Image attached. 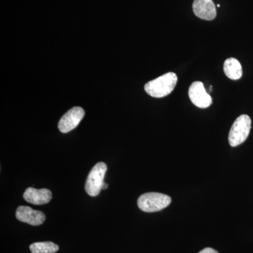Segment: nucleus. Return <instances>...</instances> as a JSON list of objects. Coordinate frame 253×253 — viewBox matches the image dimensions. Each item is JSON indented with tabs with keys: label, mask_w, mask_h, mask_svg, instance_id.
I'll return each mask as SVG.
<instances>
[{
	"label": "nucleus",
	"mask_w": 253,
	"mask_h": 253,
	"mask_svg": "<svg viewBox=\"0 0 253 253\" xmlns=\"http://www.w3.org/2000/svg\"><path fill=\"white\" fill-rule=\"evenodd\" d=\"M172 199L169 196L161 193H146L141 195L137 201L138 207L146 212H154L167 208Z\"/></svg>",
	"instance_id": "2"
},
{
	"label": "nucleus",
	"mask_w": 253,
	"mask_h": 253,
	"mask_svg": "<svg viewBox=\"0 0 253 253\" xmlns=\"http://www.w3.org/2000/svg\"><path fill=\"white\" fill-rule=\"evenodd\" d=\"M108 187H109V185H108L107 184H106V183H104V184H103V186H102V189H108Z\"/></svg>",
	"instance_id": "13"
},
{
	"label": "nucleus",
	"mask_w": 253,
	"mask_h": 253,
	"mask_svg": "<svg viewBox=\"0 0 253 253\" xmlns=\"http://www.w3.org/2000/svg\"><path fill=\"white\" fill-rule=\"evenodd\" d=\"M251 129V119L247 115H241L231 126L229 134V144L236 147L247 139Z\"/></svg>",
	"instance_id": "3"
},
{
	"label": "nucleus",
	"mask_w": 253,
	"mask_h": 253,
	"mask_svg": "<svg viewBox=\"0 0 253 253\" xmlns=\"http://www.w3.org/2000/svg\"><path fill=\"white\" fill-rule=\"evenodd\" d=\"M23 198L29 204L44 205L48 204L51 201L52 199V194L49 189H37L29 187L25 191Z\"/></svg>",
	"instance_id": "9"
},
{
	"label": "nucleus",
	"mask_w": 253,
	"mask_h": 253,
	"mask_svg": "<svg viewBox=\"0 0 253 253\" xmlns=\"http://www.w3.org/2000/svg\"><path fill=\"white\" fill-rule=\"evenodd\" d=\"M84 116V111L81 107H74L69 110L60 120L59 130L62 133H68L74 129L81 122Z\"/></svg>",
	"instance_id": "6"
},
{
	"label": "nucleus",
	"mask_w": 253,
	"mask_h": 253,
	"mask_svg": "<svg viewBox=\"0 0 253 253\" xmlns=\"http://www.w3.org/2000/svg\"><path fill=\"white\" fill-rule=\"evenodd\" d=\"M106 170L107 166L103 162L96 163L91 169L85 183V191L89 196L94 197L100 194L104 183Z\"/></svg>",
	"instance_id": "4"
},
{
	"label": "nucleus",
	"mask_w": 253,
	"mask_h": 253,
	"mask_svg": "<svg viewBox=\"0 0 253 253\" xmlns=\"http://www.w3.org/2000/svg\"><path fill=\"white\" fill-rule=\"evenodd\" d=\"M199 253H218L217 251H215V250L211 249V248H206V249L203 250V251H201V252H200Z\"/></svg>",
	"instance_id": "12"
},
{
	"label": "nucleus",
	"mask_w": 253,
	"mask_h": 253,
	"mask_svg": "<svg viewBox=\"0 0 253 253\" xmlns=\"http://www.w3.org/2000/svg\"><path fill=\"white\" fill-rule=\"evenodd\" d=\"M177 81V76L175 73H166L154 81L146 83L144 89L148 94L153 97H164L172 92Z\"/></svg>",
	"instance_id": "1"
},
{
	"label": "nucleus",
	"mask_w": 253,
	"mask_h": 253,
	"mask_svg": "<svg viewBox=\"0 0 253 253\" xmlns=\"http://www.w3.org/2000/svg\"><path fill=\"white\" fill-rule=\"evenodd\" d=\"M224 71L226 77L231 80L236 81L242 77V67L241 63L235 58H229L224 61Z\"/></svg>",
	"instance_id": "10"
},
{
	"label": "nucleus",
	"mask_w": 253,
	"mask_h": 253,
	"mask_svg": "<svg viewBox=\"0 0 253 253\" xmlns=\"http://www.w3.org/2000/svg\"><path fill=\"white\" fill-rule=\"evenodd\" d=\"M30 250L32 253H55L59 250V246L54 243L37 242L30 246Z\"/></svg>",
	"instance_id": "11"
},
{
	"label": "nucleus",
	"mask_w": 253,
	"mask_h": 253,
	"mask_svg": "<svg viewBox=\"0 0 253 253\" xmlns=\"http://www.w3.org/2000/svg\"><path fill=\"white\" fill-rule=\"evenodd\" d=\"M16 217L18 220L27 223L32 226H39L45 221L44 213L39 211H35L28 206H19L16 210Z\"/></svg>",
	"instance_id": "7"
},
{
	"label": "nucleus",
	"mask_w": 253,
	"mask_h": 253,
	"mask_svg": "<svg viewBox=\"0 0 253 253\" xmlns=\"http://www.w3.org/2000/svg\"><path fill=\"white\" fill-rule=\"evenodd\" d=\"M189 96L191 102L201 109H206L212 104L211 95L205 89L201 82H194L189 86Z\"/></svg>",
	"instance_id": "5"
},
{
	"label": "nucleus",
	"mask_w": 253,
	"mask_h": 253,
	"mask_svg": "<svg viewBox=\"0 0 253 253\" xmlns=\"http://www.w3.org/2000/svg\"><path fill=\"white\" fill-rule=\"evenodd\" d=\"M193 11L197 17L212 21L217 16L215 5L212 0H194Z\"/></svg>",
	"instance_id": "8"
}]
</instances>
